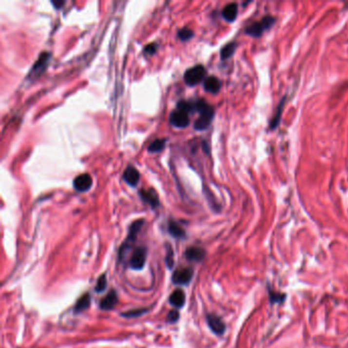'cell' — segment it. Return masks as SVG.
Segmentation results:
<instances>
[{
	"instance_id": "cell-1",
	"label": "cell",
	"mask_w": 348,
	"mask_h": 348,
	"mask_svg": "<svg viewBox=\"0 0 348 348\" xmlns=\"http://www.w3.org/2000/svg\"><path fill=\"white\" fill-rule=\"evenodd\" d=\"M195 105V111L199 113V117L195 122L194 128L198 130V131H202L206 128H209L211 125L213 118L214 116V110L212 105H210L208 102L199 99L196 102H194Z\"/></svg>"
},
{
	"instance_id": "cell-2",
	"label": "cell",
	"mask_w": 348,
	"mask_h": 348,
	"mask_svg": "<svg viewBox=\"0 0 348 348\" xmlns=\"http://www.w3.org/2000/svg\"><path fill=\"white\" fill-rule=\"evenodd\" d=\"M144 225V220H137L132 223V225L130 226L129 229V234L126 238L125 242L122 244L121 248H119V259H124L125 255L127 253L128 250L131 248V245L136 241L138 233L140 232L141 228Z\"/></svg>"
},
{
	"instance_id": "cell-3",
	"label": "cell",
	"mask_w": 348,
	"mask_h": 348,
	"mask_svg": "<svg viewBox=\"0 0 348 348\" xmlns=\"http://www.w3.org/2000/svg\"><path fill=\"white\" fill-rule=\"evenodd\" d=\"M275 18L271 17V16H267L265 18H263L259 21H255L252 25L248 26L245 29V34L251 36V37H260L265 31L270 30L271 27L274 26L275 24Z\"/></svg>"
},
{
	"instance_id": "cell-4",
	"label": "cell",
	"mask_w": 348,
	"mask_h": 348,
	"mask_svg": "<svg viewBox=\"0 0 348 348\" xmlns=\"http://www.w3.org/2000/svg\"><path fill=\"white\" fill-rule=\"evenodd\" d=\"M205 74L206 70L204 69V67L201 66V64H197V66L192 67L185 72L184 80L187 85L195 86L199 84L204 79Z\"/></svg>"
},
{
	"instance_id": "cell-5",
	"label": "cell",
	"mask_w": 348,
	"mask_h": 348,
	"mask_svg": "<svg viewBox=\"0 0 348 348\" xmlns=\"http://www.w3.org/2000/svg\"><path fill=\"white\" fill-rule=\"evenodd\" d=\"M146 247L141 246L136 248L131 255V258H130V268L135 271L142 270L146 264Z\"/></svg>"
},
{
	"instance_id": "cell-6",
	"label": "cell",
	"mask_w": 348,
	"mask_h": 348,
	"mask_svg": "<svg viewBox=\"0 0 348 348\" xmlns=\"http://www.w3.org/2000/svg\"><path fill=\"white\" fill-rule=\"evenodd\" d=\"M194 271L192 268H182L174 271L172 280L177 285H187L193 278Z\"/></svg>"
},
{
	"instance_id": "cell-7",
	"label": "cell",
	"mask_w": 348,
	"mask_h": 348,
	"mask_svg": "<svg viewBox=\"0 0 348 348\" xmlns=\"http://www.w3.org/2000/svg\"><path fill=\"white\" fill-rule=\"evenodd\" d=\"M206 322H208V325L210 329L215 334V335H223L226 331V325L223 322V320L219 317V315H216L214 313H209L206 315Z\"/></svg>"
},
{
	"instance_id": "cell-8",
	"label": "cell",
	"mask_w": 348,
	"mask_h": 348,
	"mask_svg": "<svg viewBox=\"0 0 348 348\" xmlns=\"http://www.w3.org/2000/svg\"><path fill=\"white\" fill-rule=\"evenodd\" d=\"M170 121L173 126H175L177 128H185L189 125L190 119L187 112L177 108L176 111H174L171 114Z\"/></svg>"
},
{
	"instance_id": "cell-9",
	"label": "cell",
	"mask_w": 348,
	"mask_h": 348,
	"mask_svg": "<svg viewBox=\"0 0 348 348\" xmlns=\"http://www.w3.org/2000/svg\"><path fill=\"white\" fill-rule=\"evenodd\" d=\"M49 59H50V54L48 52H43L42 54H40L38 60L35 62L33 68H32L30 72V77L34 79L44 72V70L47 68Z\"/></svg>"
},
{
	"instance_id": "cell-10",
	"label": "cell",
	"mask_w": 348,
	"mask_h": 348,
	"mask_svg": "<svg viewBox=\"0 0 348 348\" xmlns=\"http://www.w3.org/2000/svg\"><path fill=\"white\" fill-rule=\"evenodd\" d=\"M118 302V296L116 290H111L107 293L106 296H104L99 303V307L102 310H112L116 308Z\"/></svg>"
},
{
	"instance_id": "cell-11",
	"label": "cell",
	"mask_w": 348,
	"mask_h": 348,
	"mask_svg": "<svg viewBox=\"0 0 348 348\" xmlns=\"http://www.w3.org/2000/svg\"><path fill=\"white\" fill-rule=\"evenodd\" d=\"M92 186V178L88 174H82L74 180V187L77 191L85 192L88 191Z\"/></svg>"
},
{
	"instance_id": "cell-12",
	"label": "cell",
	"mask_w": 348,
	"mask_h": 348,
	"mask_svg": "<svg viewBox=\"0 0 348 348\" xmlns=\"http://www.w3.org/2000/svg\"><path fill=\"white\" fill-rule=\"evenodd\" d=\"M205 255H206L205 250L197 246H191L187 248L186 251H185V257H186L189 262L200 263L204 259Z\"/></svg>"
},
{
	"instance_id": "cell-13",
	"label": "cell",
	"mask_w": 348,
	"mask_h": 348,
	"mask_svg": "<svg viewBox=\"0 0 348 348\" xmlns=\"http://www.w3.org/2000/svg\"><path fill=\"white\" fill-rule=\"evenodd\" d=\"M140 196L142 198V200L146 203H148L151 208H156L159 204L157 194L154 189L149 190H141L140 191Z\"/></svg>"
},
{
	"instance_id": "cell-14",
	"label": "cell",
	"mask_w": 348,
	"mask_h": 348,
	"mask_svg": "<svg viewBox=\"0 0 348 348\" xmlns=\"http://www.w3.org/2000/svg\"><path fill=\"white\" fill-rule=\"evenodd\" d=\"M123 178L129 185H131V186L135 187V186H137V184L139 183L140 174L134 167L130 166V167H128L126 169L124 175H123Z\"/></svg>"
},
{
	"instance_id": "cell-15",
	"label": "cell",
	"mask_w": 348,
	"mask_h": 348,
	"mask_svg": "<svg viewBox=\"0 0 348 348\" xmlns=\"http://www.w3.org/2000/svg\"><path fill=\"white\" fill-rule=\"evenodd\" d=\"M185 301H186V295H185V292L181 289H176L170 296V303L177 309L183 308Z\"/></svg>"
},
{
	"instance_id": "cell-16",
	"label": "cell",
	"mask_w": 348,
	"mask_h": 348,
	"mask_svg": "<svg viewBox=\"0 0 348 348\" xmlns=\"http://www.w3.org/2000/svg\"><path fill=\"white\" fill-rule=\"evenodd\" d=\"M91 304V296L89 293H84V294L77 300L75 304L74 311L75 313H80L86 309H88Z\"/></svg>"
},
{
	"instance_id": "cell-17",
	"label": "cell",
	"mask_w": 348,
	"mask_h": 348,
	"mask_svg": "<svg viewBox=\"0 0 348 348\" xmlns=\"http://www.w3.org/2000/svg\"><path fill=\"white\" fill-rule=\"evenodd\" d=\"M238 15V5L236 3H229L228 5H226L222 12V16L223 18L229 21V23H232L237 18Z\"/></svg>"
},
{
	"instance_id": "cell-18",
	"label": "cell",
	"mask_w": 348,
	"mask_h": 348,
	"mask_svg": "<svg viewBox=\"0 0 348 348\" xmlns=\"http://www.w3.org/2000/svg\"><path fill=\"white\" fill-rule=\"evenodd\" d=\"M221 81L217 79L216 77H213V76H212V77H209V78H206L205 81H204V89L210 92V93H213V94H215L220 91L221 89Z\"/></svg>"
},
{
	"instance_id": "cell-19",
	"label": "cell",
	"mask_w": 348,
	"mask_h": 348,
	"mask_svg": "<svg viewBox=\"0 0 348 348\" xmlns=\"http://www.w3.org/2000/svg\"><path fill=\"white\" fill-rule=\"evenodd\" d=\"M168 230H169V233L175 238L183 239L186 237V232H185V230L180 226V224H178L177 222L173 221V220H171L169 222Z\"/></svg>"
},
{
	"instance_id": "cell-20",
	"label": "cell",
	"mask_w": 348,
	"mask_h": 348,
	"mask_svg": "<svg viewBox=\"0 0 348 348\" xmlns=\"http://www.w3.org/2000/svg\"><path fill=\"white\" fill-rule=\"evenodd\" d=\"M236 46H237V44H236L235 42L228 43V44L225 45V46L222 48V50H221V58H222L223 60L230 58L233 56V54H234L235 50H236Z\"/></svg>"
},
{
	"instance_id": "cell-21",
	"label": "cell",
	"mask_w": 348,
	"mask_h": 348,
	"mask_svg": "<svg viewBox=\"0 0 348 348\" xmlns=\"http://www.w3.org/2000/svg\"><path fill=\"white\" fill-rule=\"evenodd\" d=\"M285 98H283V100L281 101V103L279 104L278 108H277V111H276V115L274 116L273 119H271V130H275L279 125H280V122H281V115H282V111H283V107H284V104H285Z\"/></svg>"
},
{
	"instance_id": "cell-22",
	"label": "cell",
	"mask_w": 348,
	"mask_h": 348,
	"mask_svg": "<svg viewBox=\"0 0 348 348\" xmlns=\"http://www.w3.org/2000/svg\"><path fill=\"white\" fill-rule=\"evenodd\" d=\"M166 265L169 269H172L174 267V264H175V258H174V250L173 247L169 244L166 243Z\"/></svg>"
},
{
	"instance_id": "cell-23",
	"label": "cell",
	"mask_w": 348,
	"mask_h": 348,
	"mask_svg": "<svg viewBox=\"0 0 348 348\" xmlns=\"http://www.w3.org/2000/svg\"><path fill=\"white\" fill-rule=\"evenodd\" d=\"M166 145V139H157L155 140L149 146H148V151L149 152H159L165 148Z\"/></svg>"
},
{
	"instance_id": "cell-24",
	"label": "cell",
	"mask_w": 348,
	"mask_h": 348,
	"mask_svg": "<svg viewBox=\"0 0 348 348\" xmlns=\"http://www.w3.org/2000/svg\"><path fill=\"white\" fill-rule=\"evenodd\" d=\"M269 296H270V300L271 303H281L282 301H284L285 299V294H283V293L280 292H276L275 290H271L269 288Z\"/></svg>"
},
{
	"instance_id": "cell-25",
	"label": "cell",
	"mask_w": 348,
	"mask_h": 348,
	"mask_svg": "<svg viewBox=\"0 0 348 348\" xmlns=\"http://www.w3.org/2000/svg\"><path fill=\"white\" fill-rule=\"evenodd\" d=\"M147 311H148L147 309H132V310H129V311L123 312V313H122V317H124V318H137V317H140V315L144 314V313L147 312Z\"/></svg>"
},
{
	"instance_id": "cell-26",
	"label": "cell",
	"mask_w": 348,
	"mask_h": 348,
	"mask_svg": "<svg viewBox=\"0 0 348 348\" xmlns=\"http://www.w3.org/2000/svg\"><path fill=\"white\" fill-rule=\"evenodd\" d=\"M106 281H107L106 274H102L98 279H97V283L95 285V291L96 292H103L107 286Z\"/></svg>"
},
{
	"instance_id": "cell-27",
	"label": "cell",
	"mask_w": 348,
	"mask_h": 348,
	"mask_svg": "<svg viewBox=\"0 0 348 348\" xmlns=\"http://www.w3.org/2000/svg\"><path fill=\"white\" fill-rule=\"evenodd\" d=\"M178 35L182 41H187L193 37V32L188 28H183L179 31Z\"/></svg>"
},
{
	"instance_id": "cell-28",
	"label": "cell",
	"mask_w": 348,
	"mask_h": 348,
	"mask_svg": "<svg viewBox=\"0 0 348 348\" xmlns=\"http://www.w3.org/2000/svg\"><path fill=\"white\" fill-rule=\"evenodd\" d=\"M180 318V314L178 312V310H171L168 314V322L169 323H176Z\"/></svg>"
},
{
	"instance_id": "cell-29",
	"label": "cell",
	"mask_w": 348,
	"mask_h": 348,
	"mask_svg": "<svg viewBox=\"0 0 348 348\" xmlns=\"http://www.w3.org/2000/svg\"><path fill=\"white\" fill-rule=\"evenodd\" d=\"M156 48H157V45L155 44V43H150V44H148L144 48V52L149 54V56H152V54H155L156 52Z\"/></svg>"
},
{
	"instance_id": "cell-30",
	"label": "cell",
	"mask_w": 348,
	"mask_h": 348,
	"mask_svg": "<svg viewBox=\"0 0 348 348\" xmlns=\"http://www.w3.org/2000/svg\"><path fill=\"white\" fill-rule=\"evenodd\" d=\"M51 3H52V5L54 6V7H56V8H60L63 4H64V2L63 1H58V2H56V1H51Z\"/></svg>"
}]
</instances>
